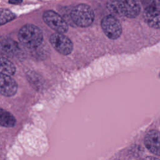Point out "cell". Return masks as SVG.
I'll use <instances>...</instances> for the list:
<instances>
[{
    "label": "cell",
    "mask_w": 160,
    "mask_h": 160,
    "mask_svg": "<svg viewBox=\"0 0 160 160\" xmlns=\"http://www.w3.org/2000/svg\"><path fill=\"white\" fill-rule=\"evenodd\" d=\"M19 41L29 48H36L42 42L43 34L36 26L31 24L24 25L19 31Z\"/></svg>",
    "instance_id": "6da1fadb"
},
{
    "label": "cell",
    "mask_w": 160,
    "mask_h": 160,
    "mask_svg": "<svg viewBox=\"0 0 160 160\" xmlns=\"http://www.w3.org/2000/svg\"><path fill=\"white\" fill-rule=\"evenodd\" d=\"M16 119L9 111L0 108V126L11 128L15 125Z\"/></svg>",
    "instance_id": "8fae6325"
},
{
    "label": "cell",
    "mask_w": 160,
    "mask_h": 160,
    "mask_svg": "<svg viewBox=\"0 0 160 160\" xmlns=\"http://www.w3.org/2000/svg\"><path fill=\"white\" fill-rule=\"evenodd\" d=\"M159 142L160 136L158 131L151 129L146 133L144 138V144L151 152L157 156H159L160 152Z\"/></svg>",
    "instance_id": "ba28073f"
},
{
    "label": "cell",
    "mask_w": 160,
    "mask_h": 160,
    "mask_svg": "<svg viewBox=\"0 0 160 160\" xmlns=\"http://www.w3.org/2000/svg\"><path fill=\"white\" fill-rule=\"evenodd\" d=\"M16 72L14 64L6 58L0 56V73L12 76Z\"/></svg>",
    "instance_id": "7c38bea8"
},
{
    "label": "cell",
    "mask_w": 160,
    "mask_h": 160,
    "mask_svg": "<svg viewBox=\"0 0 160 160\" xmlns=\"http://www.w3.org/2000/svg\"><path fill=\"white\" fill-rule=\"evenodd\" d=\"M119 6L122 14L129 18L137 17L141 11L138 0H119Z\"/></svg>",
    "instance_id": "52a82bcc"
},
{
    "label": "cell",
    "mask_w": 160,
    "mask_h": 160,
    "mask_svg": "<svg viewBox=\"0 0 160 160\" xmlns=\"http://www.w3.org/2000/svg\"><path fill=\"white\" fill-rule=\"evenodd\" d=\"M144 9L159 6V0H141Z\"/></svg>",
    "instance_id": "9a60e30c"
},
{
    "label": "cell",
    "mask_w": 160,
    "mask_h": 160,
    "mask_svg": "<svg viewBox=\"0 0 160 160\" xmlns=\"http://www.w3.org/2000/svg\"><path fill=\"white\" fill-rule=\"evenodd\" d=\"M0 49L9 55H14L19 50V46L16 41L11 38H4L0 40Z\"/></svg>",
    "instance_id": "30bf717a"
},
{
    "label": "cell",
    "mask_w": 160,
    "mask_h": 160,
    "mask_svg": "<svg viewBox=\"0 0 160 160\" xmlns=\"http://www.w3.org/2000/svg\"><path fill=\"white\" fill-rule=\"evenodd\" d=\"M22 1V0H9V2L12 4H19Z\"/></svg>",
    "instance_id": "2e32d148"
},
{
    "label": "cell",
    "mask_w": 160,
    "mask_h": 160,
    "mask_svg": "<svg viewBox=\"0 0 160 160\" xmlns=\"http://www.w3.org/2000/svg\"><path fill=\"white\" fill-rule=\"evenodd\" d=\"M160 6L146 9L144 10L143 16L147 24L155 29L159 28Z\"/></svg>",
    "instance_id": "9c48e42d"
},
{
    "label": "cell",
    "mask_w": 160,
    "mask_h": 160,
    "mask_svg": "<svg viewBox=\"0 0 160 160\" xmlns=\"http://www.w3.org/2000/svg\"><path fill=\"white\" fill-rule=\"evenodd\" d=\"M44 22L56 32L64 34L68 30V25L63 18L52 10H48L43 13Z\"/></svg>",
    "instance_id": "277c9868"
},
{
    "label": "cell",
    "mask_w": 160,
    "mask_h": 160,
    "mask_svg": "<svg viewBox=\"0 0 160 160\" xmlns=\"http://www.w3.org/2000/svg\"><path fill=\"white\" fill-rule=\"evenodd\" d=\"M18 90V84L11 76L0 73V94L5 96H14Z\"/></svg>",
    "instance_id": "8992f818"
},
{
    "label": "cell",
    "mask_w": 160,
    "mask_h": 160,
    "mask_svg": "<svg viewBox=\"0 0 160 160\" xmlns=\"http://www.w3.org/2000/svg\"><path fill=\"white\" fill-rule=\"evenodd\" d=\"M101 28L105 35L111 39L119 38L122 31V26L118 18L111 14L104 16L101 22Z\"/></svg>",
    "instance_id": "3957f363"
},
{
    "label": "cell",
    "mask_w": 160,
    "mask_h": 160,
    "mask_svg": "<svg viewBox=\"0 0 160 160\" xmlns=\"http://www.w3.org/2000/svg\"><path fill=\"white\" fill-rule=\"evenodd\" d=\"M70 16L72 22L81 28L91 26L94 19L93 10L86 4H79L75 6L71 11Z\"/></svg>",
    "instance_id": "7a4b0ae2"
},
{
    "label": "cell",
    "mask_w": 160,
    "mask_h": 160,
    "mask_svg": "<svg viewBox=\"0 0 160 160\" xmlns=\"http://www.w3.org/2000/svg\"><path fill=\"white\" fill-rule=\"evenodd\" d=\"M49 41L53 48L62 55H68L72 51L73 44L71 40L62 33L52 34Z\"/></svg>",
    "instance_id": "5b68a950"
},
{
    "label": "cell",
    "mask_w": 160,
    "mask_h": 160,
    "mask_svg": "<svg viewBox=\"0 0 160 160\" xmlns=\"http://www.w3.org/2000/svg\"><path fill=\"white\" fill-rule=\"evenodd\" d=\"M16 18V15L8 9H0V26L6 24Z\"/></svg>",
    "instance_id": "5bb4252c"
},
{
    "label": "cell",
    "mask_w": 160,
    "mask_h": 160,
    "mask_svg": "<svg viewBox=\"0 0 160 160\" xmlns=\"http://www.w3.org/2000/svg\"><path fill=\"white\" fill-rule=\"evenodd\" d=\"M107 8L111 12V15L115 17L122 15L120 9L119 0H108Z\"/></svg>",
    "instance_id": "4fadbf2b"
},
{
    "label": "cell",
    "mask_w": 160,
    "mask_h": 160,
    "mask_svg": "<svg viewBox=\"0 0 160 160\" xmlns=\"http://www.w3.org/2000/svg\"><path fill=\"white\" fill-rule=\"evenodd\" d=\"M146 160H159L158 158H155L153 157H148Z\"/></svg>",
    "instance_id": "e0dca14e"
}]
</instances>
